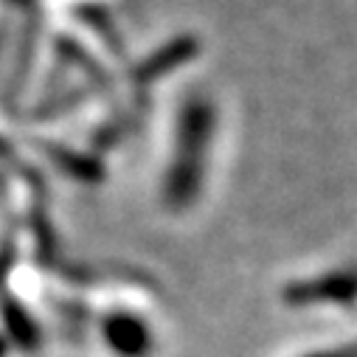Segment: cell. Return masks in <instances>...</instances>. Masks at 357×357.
I'll list each match as a JSON object with an SVG mask.
<instances>
[{
  "mask_svg": "<svg viewBox=\"0 0 357 357\" xmlns=\"http://www.w3.org/2000/svg\"><path fill=\"white\" fill-rule=\"evenodd\" d=\"M183 149H186V160L181 166L172 169L169 177V189L172 192H181L189 189V183H195V172H197V181H200V172H203V158L208 149V135H211V110L197 102L195 107L186 110L183 116ZM192 192V189H189Z\"/></svg>",
  "mask_w": 357,
  "mask_h": 357,
  "instance_id": "1",
  "label": "cell"
},
{
  "mask_svg": "<svg viewBox=\"0 0 357 357\" xmlns=\"http://www.w3.org/2000/svg\"><path fill=\"white\" fill-rule=\"evenodd\" d=\"M312 357H357V351H324V354H312Z\"/></svg>",
  "mask_w": 357,
  "mask_h": 357,
  "instance_id": "2",
  "label": "cell"
}]
</instances>
